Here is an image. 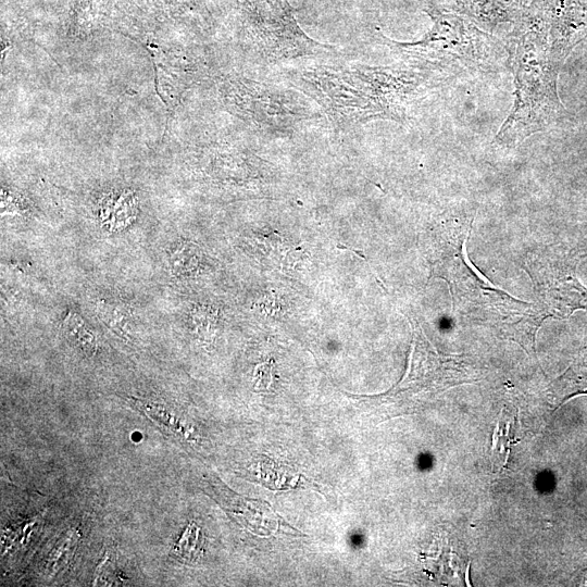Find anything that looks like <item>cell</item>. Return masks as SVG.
<instances>
[{
  "mask_svg": "<svg viewBox=\"0 0 587 587\" xmlns=\"http://www.w3.org/2000/svg\"><path fill=\"white\" fill-rule=\"evenodd\" d=\"M287 78L315 101L338 129L376 120L402 123L408 108L453 80L451 73L400 62L374 66L354 62H308Z\"/></svg>",
  "mask_w": 587,
  "mask_h": 587,
  "instance_id": "obj_1",
  "label": "cell"
},
{
  "mask_svg": "<svg viewBox=\"0 0 587 587\" xmlns=\"http://www.w3.org/2000/svg\"><path fill=\"white\" fill-rule=\"evenodd\" d=\"M547 0H533L512 33L504 39L514 73L513 109L496 140L514 147L547 129L563 113L557 92L560 65L551 54Z\"/></svg>",
  "mask_w": 587,
  "mask_h": 587,
  "instance_id": "obj_2",
  "label": "cell"
},
{
  "mask_svg": "<svg viewBox=\"0 0 587 587\" xmlns=\"http://www.w3.org/2000/svg\"><path fill=\"white\" fill-rule=\"evenodd\" d=\"M424 11L433 25L417 41L400 42L378 33L382 43L402 62L454 75L464 71L494 73L509 63L505 45L466 16L430 4Z\"/></svg>",
  "mask_w": 587,
  "mask_h": 587,
  "instance_id": "obj_3",
  "label": "cell"
},
{
  "mask_svg": "<svg viewBox=\"0 0 587 587\" xmlns=\"http://www.w3.org/2000/svg\"><path fill=\"white\" fill-rule=\"evenodd\" d=\"M242 14L248 37L266 62H287L336 51L335 47L304 33L287 0H243Z\"/></svg>",
  "mask_w": 587,
  "mask_h": 587,
  "instance_id": "obj_4",
  "label": "cell"
},
{
  "mask_svg": "<svg viewBox=\"0 0 587 587\" xmlns=\"http://www.w3.org/2000/svg\"><path fill=\"white\" fill-rule=\"evenodd\" d=\"M228 88L239 115L266 135L285 136L311 118L310 104L297 92L251 79H236Z\"/></svg>",
  "mask_w": 587,
  "mask_h": 587,
  "instance_id": "obj_5",
  "label": "cell"
},
{
  "mask_svg": "<svg viewBox=\"0 0 587 587\" xmlns=\"http://www.w3.org/2000/svg\"><path fill=\"white\" fill-rule=\"evenodd\" d=\"M577 262L576 258L548 262L547 267L538 271L539 276L530 274L544 302V319H566L576 310H587V288L576 276Z\"/></svg>",
  "mask_w": 587,
  "mask_h": 587,
  "instance_id": "obj_6",
  "label": "cell"
},
{
  "mask_svg": "<svg viewBox=\"0 0 587 587\" xmlns=\"http://www.w3.org/2000/svg\"><path fill=\"white\" fill-rule=\"evenodd\" d=\"M532 0H453L448 11L457 12L491 34L512 33Z\"/></svg>",
  "mask_w": 587,
  "mask_h": 587,
  "instance_id": "obj_7",
  "label": "cell"
},
{
  "mask_svg": "<svg viewBox=\"0 0 587 587\" xmlns=\"http://www.w3.org/2000/svg\"><path fill=\"white\" fill-rule=\"evenodd\" d=\"M133 402L148 416L164 427H167L171 432L178 434L186 439H190V428L188 427V423L183 421L179 415H177L166 405L137 398L133 399Z\"/></svg>",
  "mask_w": 587,
  "mask_h": 587,
  "instance_id": "obj_8",
  "label": "cell"
},
{
  "mask_svg": "<svg viewBox=\"0 0 587 587\" xmlns=\"http://www.w3.org/2000/svg\"><path fill=\"white\" fill-rule=\"evenodd\" d=\"M79 538V532L76 528H71L57 542L45 563V574L48 577L55 576L65 569L75 553Z\"/></svg>",
  "mask_w": 587,
  "mask_h": 587,
  "instance_id": "obj_9",
  "label": "cell"
},
{
  "mask_svg": "<svg viewBox=\"0 0 587 587\" xmlns=\"http://www.w3.org/2000/svg\"><path fill=\"white\" fill-rule=\"evenodd\" d=\"M63 326L68 336L88 355H95L99 351V344L95 333L75 312H67L63 319Z\"/></svg>",
  "mask_w": 587,
  "mask_h": 587,
  "instance_id": "obj_10",
  "label": "cell"
},
{
  "mask_svg": "<svg viewBox=\"0 0 587 587\" xmlns=\"http://www.w3.org/2000/svg\"><path fill=\"white\" fill-rule=\"evenodd\" d=\"M192 322L197 334L203 340H212L217 322V311L209 307H197L192 311Z\"/></svg>",
  "mask_w": 587,
  "mask_h": 587,
  "instance_id": "obj_11",
  "label": "cell"
},
{
  "mask_svg": "<svg viewBox=\"0 0 587 587\" xmlns=\"http://www.w3.org/2000/svg\"><path fill=\"white\" fill-rule=\"evenodd\" d=\"M99 315L107 325L123 338L129 337L128 317L118 308L111 304L99 303Z\"/></svg>",
  "mask_w": 587,
  "mask_h": 587,
  "instance_id": "obj_12",
  "label": "cell"
},
{
  "mask_svg": "<svg viewBox=\"0 0 587 587\" xmlns=\"http://www.w3.org/2000/svg\"><path fill=\"white\" fill-rule=\"evenodd\" d=\"M124 582L109 558L104 559L96 572L93 585L113 586Z\"/></svg>",
  "mask_w": 587,
  "mask_h": 587,
  "instance_id": "obj_13",
  "label": "cell"
},
{
  "mask_svg": "<svg viewBox=\"0 0 587 587\" xmlns=\"http://www.w3.org/2000/svg\"><path fill=\"white\" fill-rule=\"evenodd\" d=\"M174 268L179 273L190 272L196 268L198 264V258L196 249H189L185 247L175 252L173 257Z\"/></svg>",
  "mask_w": 587,
  "mask_h": 587,
  "instance_id": "obj_14",
  "label": "cell"
},
{
  "mask_svg": "<svg viewBox=\"0 0 587 587\" xmlns=\"http://www.w3.org/2000/svg\"><path fill=\"white\" fill-rule=\"evenodd\" d=\"M304 257H308V254L301 248L290 250L284 258L283 266L285 268H292Z\"/></svg>",
  "mask_w": 587,
  "mask_h": 587,
  "instance_id": "obj_15",
  "label": "cell"
},
{
  "mask_svg": "<svg viewBox=\"0 0 587 587\" xmlns=\"http://www.w3.org/2000/svg\"><path fill=\"white\" fill-rule=\"evenodd\" d=\"M453 0H428L427 4L436 7L438 9L448 10Z\"/></svg>",
  "mask_w": 587,
  "mask_h": 587,
  "instance_id": "obj_16",
  "label": "cell"
},
{
  "mask_svg": "<svg viewBox=\"0 0 587 587\" xmlns=\"http://www.w3.org/2000/svg\"><path fill=\"white\" fill-rule=\"evenodd\" d=\"M533 1V0H532Z\"/></svg>",
  "mask_w": 587,
  "mask_h": 587,
  "instance_id": "obj_17",
  "label": "cell"
}]
</instances>
